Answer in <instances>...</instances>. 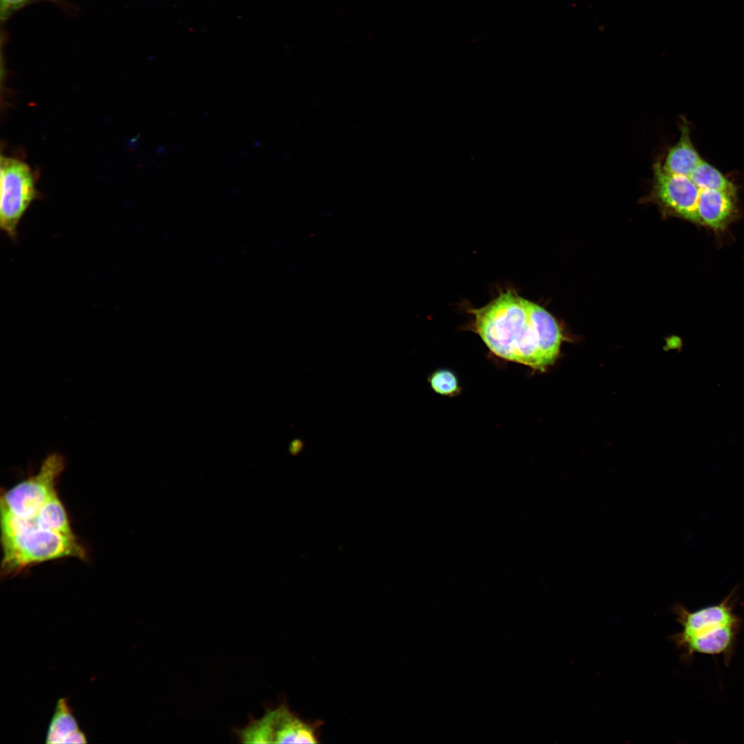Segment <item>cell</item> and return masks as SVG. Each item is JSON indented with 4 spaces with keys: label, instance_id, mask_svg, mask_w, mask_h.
Listing matches in <instances>:
<instances>
[{
    "label": "cell",
    "instance_id": "obj_11",
    "mask_svg": "<svg viewBox=\"0 0 744 744\" xmlns=\"http://www.w3.org/2000/svg\"><path fill=\"white\" fill-rule=\"evenodd\" d=\"M428 381L431 389L439 395L454 397L461 392L458 378L451 370L437 369L429 375Z\"/></svg>",
    "mask_w": 744,
    "mask_h": 744
},
{
    "label": "cell",
    "instance_id": "obj_10",
    "mask_svg": "<svg viewBox=\"0 0 744 744\" xmlns=\"http://www.w3.org/2000/svg\"><path fill=\"white\" fill-rule=\"evenodd\" d=\"M700 189H714L736 194L734 184L718 169L702 159L689 176Z\"/></svg>",
    "mask_w": 744,
    "mask_h": 744
},
{
    "label": "cell",
    "instance_id": "obj_7",
    "mask_svg": "<svg viewBox=\"0 0 744 744\" xmlns=\"http://www.w3.org/2000/svg\"><path fill=\"white\" fill-rule=\"evenodd\" d=\"M736 194L714 189H701L697 214L699 224L714 230L723 229L736 213Z\"/></svg>",
    "mask_w": 744,
    "mask_h": 744
},
{
    "label": "cell",
    "instance_id": "obj_4",
    "mask_svg": "<svg viewBox=\"0 0 744 744\" xmlns=\"http://www.w3.org/2000/svg\"><path fill=\"white\" fill-rule=\"evenodd\" d=\"M0 169V227L16 242L19 223L39 193L33 173L25 163L1 156Z\"/></svg>",
    "mask_w": 744,
    "mask_h": 744
},
{
    "label": "cell",
    "instance_id": "obj_3",
    "mask_svg": "<svg viewBox=\"0 0 744 744\" xmlns=\"http://www.w3.org/2000/svg\"><path fill=\"white\" fill-rule=\"evenodd\" d=\"M736 590L720 603L691 611L676 603L673 611L681 629L670 637L684 661L696 654L721 656L727 664L734 654L743 619L735 612Z\"/></svg>",
    "mask_w": 744,
    "mask_h": 744
},
{
    "label": "cell",
    "instance_id": "obj_6",
    "mask_svg": "<svg viewBox=\"0 0 744 744\" xmlns=\"http://www.w3.org/2000/svg\"><path fill=\"white\" fill-rule=\"evenodd\" d=\"M652 198L671 214L699 224L697 204L700 189L689 176L665 171L660 161L653 165Z\"/></svg>",
    "mask_w": 744,
    "mask_h": 744
},
{
    "label": "cell",
    "instance_id": "obj_2",
    "mask_svg": "<svg viewBox=\"0 0 744 744\" xmlns=\"http://www.w3.org/2000/svg\"><path fill=\"white\" fill-rule=\"evenodd\" d=\"M470 312L471 330L495 356L542 372L555 363L562 334L541 306L508 289Z\"/></svg>",
    "mask_w": 744,
    "mask_h": 744
},
{
    "label": "cell",
    "instance_id": "obj_8",
    "mask_svg": "<svg viewBox=\"0 0 744 744\" xmlns=\"http://www.w3.org/2000/svg\"><path fill=\"white\" fill-rule=\"evenodd\" d=\"M46 743H87V736L81 729L66 698L59 699L50 721Z\"/></svg>",
    "mask_w": 744,
    "mask_h": 744
},
{
    "label": "cell",
    "instance_id": "obj_9",
    "mask_svg": "<svg viewBox=\"0 0 744 744\" xmlns=\"http://www.w3.org/2000/svg\"><path fill=\"white\" fill-rule=\"evenodd\" d=\"M681 136L678 142L668 150L663 168L671 174L689 176L703 159L695 149L690 138V127L686 122L681 125Z\"/></svg>",
    "mask_w": 744,
    "mask_h": 744
},
{
    "label": "cell",
    "instance_id": "obj_1",
    "mask_svg": "<svg viewBox=\"0 0 744 744\" xmlns=\"http://www.w3.org/2000/svg\"><path fill=\"white\" fill-rule=\"evenodd\" d=\"M1 577L67 557L87 560L56 486L32 481L10 490L0 499Z\"/></svg>",
    "mask_w": 744,
    "mask_h": 744
},
{
    "label": "cell",
    "instance_id": "obj_5",
    "mask_svg": "<svg viewBox=\"0 0 744 744\" xmlns=\"http://www.w3.org/2000/svg\"><path fill=\"white\" fill-rule=\"evenodd\" d=\"M319 723L304 721L286 705L267 711L238 732L245 743H317Z\"/></svg>",
    "mask_w": 744,
    "mask_h": 744
},
{
    "label": "cell",
    "instance_id": "obj_12",
    "mask_svg": "<svg viewBox=\"0 0 744 744\" xmlns=\"http://www.w3.org/2000/svg\"><path fill=\"white\" fill-rule=\"evenodd\" d=\"M48 1L61 6L60 0H1L0 11L1 20L3 23L6 21L14 13L32 3Z\"/></svg>",
    "mask_w": 744,
    "mask_h": 744
}]
</instances>
